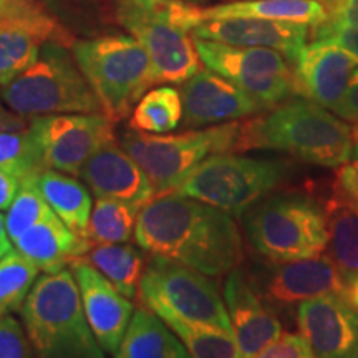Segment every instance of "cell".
<instances>
[{"instance_id": "1", "label": "cell", "mask_w": 358, "mask_h": 358, "mask_svg": "<svg viewBox=\"0 0 358 358\" xmlns=\"http://www.w3.org/2000/svg\"><path fill=\"white\" fill-rule=\"evenodd\" d=\"M134 243L151 257L209 277L229 274L244 257L241 232L229 213L178 192L155 198L141 209Z\"/></svg>"}, {"instance_id": "2", "label": "cell", "mask_w": 358, "mask_h": 358, "mask_svg": "<svg viewBox=\"0 0 358 358\" xmlns=\"http://www.w3.org/2000/svg\"><path fill=\"white\" fill-rule=\"evenodd\" d=\"M243 131L244 151L271 148L322 168L352 159V127L307 98L287 100L268 115L244 122Z\"/></svg>"}, {"instance_id": "3", "label": "cell", "mask_w": 358, "mask_h": 358, "mask_svg": "<svg viewBox=\"0 0 358 358\" xmlns=\"http://www.w3.org/2000/svg\"><path fill=\"white\" fill-rule=\"evenodd\" d=\"M22 320L35 358H105L71 271L38 277L22 307Z\"/></svg>"}, {"instance_id": "4", "label": "cell", "mask_w": 358, "mask_h": 358, "mask_svg": "<svg viewBox=\"0 0 358 358\" xmlns=\"http://www.w3.org/2000/svg\"><path fill=\"white\" fill-rule=\"evenodd\" d=\"M244 229L252 249L274 264L320 256L329 244L325 209L302 192L261 199L244 213Z\"/></svg>"}, {"instance_id": "5", "label": "cell", "mask_w": 358, "mask_h": 358, "mask_svg": "<svg viewBox=\"0 0 358 358\" xmlns=\"http://www.w3.org/2000/svg\"><path fill=\"white\" fill-rule=\"evenodd\" d=\"M71 53L111 122L131 113L141 96L158 83L145 47L133 35L78 40Z\"/></svg>"}, {"instance_id": "6", "label": "cell", "mask_w": 358, "mask_h": 358, "mask_svg": "<svg viewBox=\"0 0 358 358\" xmlns=\"http://www.w3.org/2000/svg\"><path fill=\"white\" fill-rule=\"evenodd\" d=\"M122 146L145 171L156 198H159L176 189L209 156L244 151V131L243 123L237 122L176 134L143 133L129 128L123 133Z\"/></svg>"}, {"instance_id": "7", "label": "cell", "mask_w": 358, "mask_h": 358, "mask_svg": "<svg viewBox=\"0 0 358 358\" xmlns=\"http://www.w3.org/2000/svg\"><path fill=\"white\" fill-rule=\"evenodd\" d=\"M0 100L24 118L101 111L100 101L73 53L55 42L45 43L29 69L6 87H0Z\"/></svg>"}, {"instance_id": "8", "label": "cell", "mask_w": 358, "mask_h": 358, "mask_svg": "<svg viewBox=\"0 0 358 358\" xmlns=\"http://www.w3.org/2000/svg\"><path fill=\"white\" fill-rule=\"evenodd\" d=\"M287 178L289 168L282 161L221 153L206 158L173 192L243 216Z\"/></svg>"}, {"instance_id": "9", "label": "cell", "mask_w": 358, "mask_h": 358, "mask_svg": "<svg viewBox=\"0 0 358 358\" xmlns=\"http://www.w3.org/2000/svg\"><path fill=\"white\" fill-rule=\"evenodd\" d=\"M138 294L143 306L159 319L209 325L232 334L226 303L209 275L166 259L151 257L141 277ZM234 337V335H232Z\"/></svg>"}, {"instance_id": "10", "label": "cell", "mask_w": 358, "mask_h": 358, "mask_svg": "<svg viewBox=\"0 0 358 358\" xmlns=\"http://www.w3.org/2000/svg\"><path fill=\"white\" fill-rule=\"evenodd\" d=\"M173 0H122L118 20L150 55L158 83H185L201 71L189 30L171 19Z\"/></svg>"}, {"instance_id": "11", "label": "cell", "mask_w": 358, "mask_h": 358, "mask_svg": "<svg viewBox=\"0 0 358 358\" xmlns=\"http://www.w3.org/2000/svg\"><path fill=\"white\" fill-rule=\"evenodd\" d=\"M194 43L208 70L237 85L264 108H272L299 95L294 70L279 52L201 38H194Z\"/></svg>"}, {"instance_id": "12", "label": "cell", "mask_w": 358, "mask_h": 358, "mask_svg": "<svg viewBox=\"0 0 358 358\" xmlns=\"http://www.w3.org/2000/svg\"><path fill=\"white\" fill-rule=\"evenodd\" d=\"M45 169L78 176L100 148L115 141V122L105 113H62L35 116L30 122Z\"/></svg>"}, {"instance_id": "13", "label": "cell", "mask_w": 358, "mask_h": 358, "mask_svg": "<svg viewBox=\"0 0 358 358\" xmlns=\"http://www.w3.org/2000/svg\"><path fill=\"white\" fill-rule=\"evenodd\" d=\"M48 42L71 47L75 38L37 0H7L0 17V87L29 69Z\"/></svg>"}, {"instance_id": "14", "label": "cell", "mask_w": 358, "mask_h": 358, "mask_svg": "<svg viewBox=\"0 0 358 358\" xmlns=\"http://www.w3.org/2000/svg\"><path fill=\"white\" fill-rule=\"evenodd\" d=\"M297 327L315 358H358V308L347 295L301 302Z\"/></svg>"}, {"instance_id": "15", "label": "cell", "mask_w": 358, "mask_h": 358, "mask_svg": "<svg viewBox=\"0 0 358 358\" xmlns=\"http://www.w3.org/2000/svg\"><path fill=\"white\" fill-rule=\"evenodd\" d=\"M182 128L237 122L264 110L244 90L213 70H201L181 87Z\"/></svg>"}, {"instance_id": "16", "label": "cell", "mask_w": 358, "mask_h": 358, "mask_svg": "<svg viewBox=\"0 0 358 358\" xmlns=\"http://www.w3.org/2000/svg\"><path fill=\"white\" fill-rule=\"evenodd\" d=\"M70 268L90 329L103 352L115 355L131 322L133 303L85 259H75Z\"/></svg>"}, {"instance_id": "17", "label": "cell", "mask_w": 358, "mask_h": 358, "mask_svg": "<svg viewBox=\"0 0 358 358\" xmlns=\"http://www.w3.org/2000/svg\"><path fill=\"white\" fill-rule=\"evenodd\" d=\"M232 335L243 358H254L282 335V324L266 306L249 277L239 268L229 272L222 290Z\"/></svg>"}, {"instance_id": "18", "label": "cell", "mask_w": 358, "mask_h": 358, "mask_svg": "<svg viewBox=\"0 0 358 358\" xmlns=\"http://www.w3.org/2000/svg\"><path fill=\"white\" fill-rule=\"evenodd\" d=\"M308 25L254 17L203 20L191 29L194 38L234 45V47L271 48L295 62L307 45Z\"/></svg>"}, {"instance_id": "19", "label": "cell", "mask_w": 358, "mask_h": 358, "mask_svg": "<svg viewBox=\"0 0 358 358\" xmlns=\"http://www.w3.org/2000/svg\"><path fill=\"white\" fill-rule=\"evenodd\" d=\"M294 65L299 95L327 110H335L345 95L358 62L337 45L313 40L302 48Z\"/></svg>"}, {"instance_id": "20", "label": "cell", "mask_w": 358, "mask_h": 358, "mask_svg": "<svg viewBox=\"0 0 358 358\" xmlns=\"http://www.w3.org/2000/svg\"><path fill=\"white\" fill-rule=\"evenodd\" d=\"M78 176L95 198L118 199L141 209L156 198L145 171L116 141L100 148L83 164Z\"/></svg>"}, {"instance_id": "21", "label": "cell", "mask_w": 358, "mask_h": 358, "mask_svg": "<svg viewBox=\"0 0 358 358\" xmlns=\"http://www.w3.org/2000/svg\"><path fill=\"white\" fill-rule=\"evenodd\" d=\"M232 17H254L317 27L324 24L329 13L322 0H243L213 7H192L191 3L176 2L173 8V20L189 32L203 20Z\"/></svg>"}, {"instance_id": "22", "label": "cell", "mask_w": 358, "mask_h": 358, "mask_svg": "<svg viewBox=\"0 0 358 358\" xmlns=\"http://www.w3.org/2000/svg\"><path fill=\"white\" fill-rule=\"evenodd\" d=\"M332 294L347 295V282L332 259L322 254L277 264L266 280V297L279 306H292Z\"/></svg>"}, {"instance_id": "23", "label": "cell", "mask_w": 358, "mask_h": 358, "mask_svg": "<svg viewBox=\"0 0 358 358\" xmlns=\"http://www.w3.org/2000/svg\"><path fill=\"white\" fill-rule=\"evenodd\" d=\"M92 245V241L75 234L55 213L15 241V249L45 274L64 271L75 259L83 257Z\"/></svg>"}, {"instance_id": "24", "label": "cell", "mask_w": 358, "mask_h": 358, "mask_svg": "<svg viewBox=\"0 0 358 358\" xmlns=\"http://www.w3.org/2000/svg\"><path fill=\"white\" fill-rule=\"evenodd\" d=\"M34 181L52 211L75 234L88 239L87 231L93 203L85 182L55 169H42L38 174H35Z\"/></svg>"}, {"instance_id": "25", "label": "cell", "mask_w": 358, "mask_h": 358, "mask_svg": "<svg viewBox=\"0 0 358 358\" xmlns=\"http://www.w3.org/2000/svg\"><path fill=\"white\" fill-rule=\"evenodd\" d=\"M325 213L329 256L348 285L358 279V211L334 194Z\"/></svg>"}, {"instance_id": "26", "label": "cell", "mask_w": 358, "mask_h": 358, "mask_svg": "<svg viewBox=\"0 0 358 358\" xmlns=\"http://www.w3.org/2000/svg\"><path fill=\"white\" fill-rule=\"evenodd\" d=\"M127 299H133L145 274V256L131 244H93L85 256Z\"/></svg>"}, {"instance_id": "27", "label": "cell", "mask_w": 358, "mask_h": 358, "mask_svg": "<svg viewBox=\"0 0 358 358\" xmlns=\"http://www.w3.org/2000/svg\"><path fill=\"white\" fill-rule=\"evenodd\" d=\"M150 308L134 310L115 358H171L178 337Z\"/></svg>"}, {"instance_id": "28", "label": "cell", "mask_w": 358, "mask_h": 358, "mask_svg": "<svg viewBox=\"0 0 358 358\" xmlns=\"http://www.w3.org/2000/svg\"><path fill=\"white\" fill-rule=\"evenodd\" d=\"M182 123L181 93L173 87L146 92L133 108L129 128L143 133L164 134Z\"/></svg>"}, {"instance_id": "29", "label": "cell", "mask_w": 358, "mask_h": 358, "mask_svg": "<svg viewBox=\"0 0 358 358\" xmlns=\"http://www.w3.org/2000/svg\"><path fill=\"white\" fill-rule=\"evenodd\" d=\"M141 208L118 199L96 198L87 237L93 244H124L134 236Z\"/></svg>"}, {"instance_id": "30", "label": "cell", "mask_w": 358, "mask_h": 358, "mask_svg": "<svg viewBox=\"0 0 358 358\" xmlns=\"http://www.w3.org/2000/svg\"><path fill=\"white\" fill-rule=\"evenodd\" d=\"M161 320L181 340L192 358H243L234 337L226 330L209 325L189 324L174 317H166Z\"/></svg>"}, {"instance_id": "31", "label": "cell", "mask_w": 358, "mask_h": 358, "mask_svg": "<svg viewBox=\"0 0 358 358\" xmlns=\"http://www.w3.org/2000/svg\"><path fill=\"white\" fill-rule=\"evenodd\" d=\"M40 268L12 249L0 261V317L20 310L38 279Z\"/></svg>"}, {"instance_id": "32", "label": "cell", "mask_w": 358, "mask_h": 358, "mask_svg": "<svg viewBox=\"0 0 358 358\" xmlns=\"http://www.w3.org/2000/svg\"><path fill=\"white\" fill-rule=\"evenodd\" d=\"M0 169L15 174L20 181L45 169L42 151L30 127L0 131Z\"/></svg>"}, {"instance_id": "33", "label": "cell", "mask_w": 358, "mask_h": 358, "mask_svg": "<svg viewBox=\"0 0 358 358\" xmlns=\"http://www.w3.org/2000/svg\"><path fill=\"white\" fill-rule=\"evenodd\" d=\"M7 211L6 229L12 243H15L27 229H30L53 213L37 185H35L34 176L22 179L19 194Z\"/></svg>"}, {"instance_id": "34", "label": "cell", "mask_w": 358, "mask_h": 358, "mask_svg": "<svg viewBox=\"0 0 358 358\" xmlns=\"http://www.w3.org/2000/svg\"><path fill=\"white\" fill-rule=\"evenodd\" d=\"M0 358H35L25 329L12 315L0 317Z\"/></svg>"}, {"instance_id": "35", "label": "cell", "mask_w": 358, "mask_h": 358, "mask_svg": "<svg viewBox=\"0 0 358 358\" xmlns=\"http://www.w3.org/2000/svg\"><path fill=\"white\" fill-rule=\"evenodd\" d=\"M312 29V40L337 45L358 62V27H335L324 22Z\"/></svg>"}, {"instance_id": "36", "label": "cell", "mask_w": 358, "mask_h": 358, "mask_svg": "<svg viewBox=\"0 0 358 358\" xmlns=\"http://www.w3.org/2000/svg\"><path fill=\"white\" fill-rule=\"evenodd\" d=\"M254 358H315L302 335L282 334Z\"/></svg>"}, {"instance_id": "37", "label": "cell", "mask_w": 358, "mask_h": 358, "mask_svg": "<svg viewBox=\"0 0 358 358\" xmlns=\"http://www.w3.org/2000/svg\"><path fill=\"white\" fill-rule=\"evenodd\" d=\"M334 194L358 211V161L338 166L335 174Z\"/></svg>"}, {"instance_id": "38", "label": "cell", "mask_w": 358, "mask_h": 358, "mask_svg": "<svg viewBox=\"0 0 358 358\" xmlns=\"http://www.w3.org/2000/svg\"><path fill=\"white\" fill-rule=\"evenodd\" d=\"M325 24L335 27H358V0H325Z\"/></svg>"}, {"instance_id": "39", "label": "cell", "mask_w": 358, "mask_h": 358, "mask_svg": "<svg viewBox=\"0 0 358 358\" xmlns=\"http://www.w3.org/2000/svg\"><path fill=\"white\" fill-rule=\"evenodd\" d=\"M334 111L340 118L347 120V122L353 124H358V66L353 71L350 83H348L345 90V95H343Z\"/></svg>"}, {"instance_id": "40", "label": "cell", "mask_w": 358, "mask_h": 358, "mask_svg": "<svg viewBox=\"0 0 358 358\" xmlns=\"http://www.w3.org/2000/svg\"><path fill=\"white\" fill-rule=\"evenodd\" d=\"M20 186L22 181L15 174L0 169V211H6L10 208L13 199L19 194Z\"/></svg>"}, {"instance_id": "41", "label": "cell", "mask_w": 358, "mask_h": 358, "mask_svg": "<svg viewBox=\"0 0 358 358\" xmlns=\"http://www.w3.org/2000/svg\"><path fill=\"white\" fill-rule=\"evenodd\" d=\"M27 118L13 113L10 110H6L0 105V131H13V129L27 128Z\"/></svg>"}, {"instance_id": "42", "label": "cell", "mask_w": 358, "mask_h": 358, "mask_svg": "<svg viewBox=\"0 0 358 358\" xmlns=\"http://www.w3.org/2000/svg\"><path fill=\"white\" fill-rule=\"evenodd\" d=\"M347 299L353 307L358 308V279H355L347 285Z\"/></svg>"}, {"instance_id": "43", "label": "cell", "mask_w": 358, "mask_h": 358, "mask_svg": "<svg viewBox=\"0 0 358 358\" xmlns=\"http://www.w3.org/2000/svg\"><path fill=\"white\" fill-rule=\"evenodd\" d=\"M0 245L3 248H12V241L8 239L7 229H6V217L0 214Z\"/></svg>"}, {"instance_id": "44", "label": "cell", "mask_w": 358, "mask_h": 358, "mask_svg": "<svg viewBox=\"0 0 358 358\" xmlns=\"http://www.w3.org/2000/svg\"><path fill=\"white\" fill-rule=\"evenodd\" d=\"M171 358H192V357H191V353L186 350V347L182 345V343L178 340L176 347H174V350H173Z\"/></svg>"}, {"instance_id": "45", "label": "cell", "mask_w": 358, "mask_h": 358, "mask_svg": "<svg viewBox=\"0 0 358 358\" xmlns=\"http://www.w3.org/2000/svg\"><path fill=\"white\" fill-rule=\"evenodd\" d=\"M352 140H353V145H352V159L353 161H358V124L352 128Z\"/></svg>"}, {"instance_id": "46", "label": "cell", "mask_w": 358, "mask_h": 358, "mask_svg": "<svg viewBox=\"0 0 358 358\" xmlns=\"http://www.w3.org/2000/svg\"><path fill=\"white\" fill-rule=\"evenodd\" d=\"M10 250H12V248H3V245H0V261H2V259L6 257Z\"/></svg>"}, {"instance_id": "47", "label": "cell", "mask_w": 358, "mask_h": 358, "mask_svg": "<svg viewBox=\"0 0 358 358\" xmlns=\"http://www.w3.org/2000/svg\"><path fill=\"white\" fill-rule=\"evenodd\" d=\"M6 7H7V0H0V17H2V13H3V10H6Z\"/></svg>"}, {"instance_id": "48", "label": "cell", "mask_w": 358, "mask_h": 358, "mask_svg": "<svg viewBox=\"0 0 358 358\" xmlns=\"http://www.w3.org/2000/svg\"><path fill=\"white\" fill-rule=\"evenodd\" d=\"M179 2H185V3H192L194 0H179Z\"/></svg>"}, {"instance_id": "49", "label": "cell", "mask_w": 358, "mask_h": 358, "mask_svg": "<svg viewBox=\"0 0 358 358\" xmlns=\"http://www.w3.org/2000/svg\"><path fill=\"white\" fill-rule=\"evenodd\" d=\"M322 2H325V0H322Z\"/></svg>"}]
</instances>
